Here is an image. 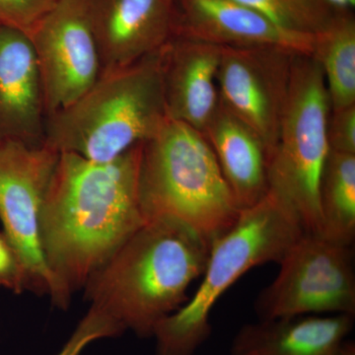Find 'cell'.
I'll use <instances>...</instances> for the list:
<instances>
[{"mask_svg":"<svg viewBox=\"0 0 355 355\" xmlns=\"http://www.w3.org/2000/svg\"><path fill=\"white\" fill-rule=\"evenodd\" d=\"M46 112L27 33L0 24V142L44 146Z\"/></svg>","mask_w":355,"mask_h":355,"instance_id":"obj_13","label":"cell"},{"mask_svg":"<svg viewBox=\"0 0 355 355\" xmlns=\"http://www.w3.org/2000/svg\"><path fill=\"white\" fill-rule=\"evenodd\" d=\"M57 0H0V24L29 34Z\"/></svg>","mask_w":355,"mask_h":355,"instance_id":"obj_21","label":"cell"},{"mask_svg":"<svg viewBox=\"0 0 355 355\" xmlns=\"http://www.w3.org/2000/svg\"><path fill=\"white\" fill-rule=\"evenodd\" d=\"M222 46L173 37L162 48V80L168 118L202 133L219 106L217 72Z\"/></svg>","mask_w":355,"mask_h":355,"instance_id":"obj_14","label":"cell"},{"mask_svg":"<svg viewBox=\"0 0 355 355\" xmlns=\"http://www.w3.org/2000/svg\"><path fill=\"white\" fill-rule=\"evenodd\" d=\"M240 210L268 191V153L261 137L220 104L203 132Z\"/></svg>","mask_w":355,"mask_h":355,"instance_id":"obj_16","label":"cell"},{"mask_svg":"<svg viewBox=\"0 0 355 355\" xmlns=\"http://www.w3.org/2000/svg\"><path fill=\"white\" fill-rule=\"evenodd\" d=\"M328 141L334 153L355 154V105L331 112Z\"/></svg>","mask_w":355,"mask_h":355,"instance_id":"obj_22","label":"cell"},{"mask_svg":"<svg viewBox=\"0 0 355 355\" xmlns=\"http://www.w3.org/2000/svg\"><path fill=\"white\" fill-rule=\"evenodd\" d=\"M253 9L286 31L316 35L323 31L340 9L322 0H234Z\"/></svg>","mask_w":355,"mask_h":355,"instance_id":"obj_19","label":"cell"},{"mask_svg":"<svg viewBox=\"0 0 355 355\" xmlns=\"http://www.w3.org/2000/svg\"><path fill=\"white\" fill-rule=\"evenodd\" d=\"M330 97L321 67L295 55L279 137L268 160V191L306 233L322 234L320 186L327 159Z\"/></svg>","mask_w":355,"mask_h":355,"instance_id":"obj_6","label":"cell"},{"mask_svg":"<svg viewBox=\"0 0 355 355\" xmlns=\"http://www.w3.org/2000/svg\"><path fill=\"white\" fill-rule=\"evenodd\" d=\"M210 242L171 219L147 221L84 286L90 307L123 331L150 338L160 322L188 301L205 272Z\"/></svg>","mask_w":355,"mask_h":355,"instance_id":"obj_2","label":"cell"},{"mask_svg":"<svg viewBox=\"0 0 355 355\" xmlns=\"http://www.w3.org/2000/svg\"><path fill=\"white\" fill-rule=\"evenodd\" d=\"M340 355H355L354 343L345 340L343 345L342 349H340Z\"/></svg>","mask_w":355,"mask_h":355,"instance_id":"obj_25","label":"cell"},{"mask_svg":"<svg viewBox=\"0 0 355 355\" xmlns=\"http://www.w3.org/2000/svg\"><path fill=\"white\" fill-rule=\"evenodd\" d=\"M139 198L144 221L171 219L210 243L241 211L203 133L169 118L142 144Z\"/></svg>","mask_w":355,"mask_h":355,"instance_id":"obj_4","label":"cell"},{"mask_svg":"<svg viewBox=\"0 0 355 355\" xmlns=\"http://www.w3.org/2000/svg\"><path fill=\"white\" fill-rule=\"evenodd\" d=\"M311 57L321 67L331 112L355 105V19L350 9H340L330 24L315 35Z\"/></svg>","mask_w":355,"mask_h":355,"instance_id":"obj_17","label":"cell"},{"mask_svg":"<svg viewBox=\"0 0 355 355\" xmlns=\"http://www.w3.org/2000/svg\"><path fill=\"white\" fill-rule=\"evenodd\" d=\"M141 147L110 162L60 153L39 221L42 252L55 282L51 302L60 309L146 223L139 198Z\"/></svg>","mask_w":355,"mask_h":355,"instance_id":"obj_1","label":"cell"},{"mask_svg":"<svg viewBox=\"0 0 355 355\" xmlns=\"http://www.w3.org/2000/svg\"><path fill=\"white\" fill-rule=\"evenodd\" d=\"M60 153L46 146L0 142V220L17 252L27 291L55 297L40 243V212Z\"/></svg>","mask_w":355,"mask_h":355,"instance_id":"obj_8","label":"cell"},{"mask_svg":"<svg viewBox=\"0 0 355 355\" xmlns=\"http://www.w3.org/2000/svg\"><path fill=\"white\" fill-rule=\"evenodd\" d=\"M336 9H350L355 6V0H322Z\"/></svg>","mask_w":355,"mask_h":355,"instance_id":"obj_24","label":"cell"},{"mask_svg":"<svg viewBox=\"0 0 355 355\" xmlns=\"http://www.w3.org/2000/svg\"><path fill=\"white\" fill-rule=\"evenodd\" d=\"M295 55L270 46H222L220 104L261 137L268 157L279 137Z\"/></svg>","mask_w":355,"mask_h":355,"instance_id":"obj_10","label":"cell"},{"mask_svg":"<svg viewBox=\"0 0 355 355\" xmlns=\"http://www.w3.org/2000/svg\"><path fill=\"white\" fill-rule=\"evenodd\" d=\"M162 48L127 67L101 72L87 92L49 116L44 146L110 162L151 139L168 119Z\"/></svg>","mask_w":355,"mask_h":355,"instance_id":"obj_3","label":"cell"},{"mask_svg":"<svg viewBox=\"0 0 355 355\" xmlns=\"http://www.w3.org/2000/svg\"><path fill=\"white\" fill-rule=\"evenodd\" d=\"M322 235L345 245L355 237V154L330 151L320 186Z\"/></svg>","mask_w":355,"mask_h":355,"instance_id":"obj_18","label":"cell"},{"mask_svg":"<svg viewBox=\"0 0 355 355\" xmlns=\"http://www.w3.org/2000/svg\"><path fill=\"white\" fill-rule=\"evenodd\" d=\"M0 287L15 293L27 291L22 263L3 231L0 232Z\"/></svg>","mask_w":355,"mask_h":355,"instance_id":"obj_23","label":"cell"},{"mask_svg":"<svg viewBox=\"0 0 355 355\" xmlns=\"http://www.w3.org/2000/svg\"><path fill=\"white\" fill-rule=\"evenodd\" d=\"M28 36L38 64L48 118L76 102L101 74L90 0H57Z\"/></svg>","mask_w":355,"mask_h":355,"instance_id":"obj_9","label":"cell"},{"mask_svg":"<svg viewBox=\"0 0 355 355\" xmlns=\"http://www.w3.org/2000/svg\"><path fill=\"white\" fill-rule=\"evenodd\" d=\"M350 315H308L244 324L230 355H340L354 329Z\"/></svg>","mask_w":355,"mask_h":355,"instance_id":"obj_15","label":"cell"},{"mask_svg":"<svg viewBox=\"0 0 355 355\" xmlns=\"http://www.w3.org/2000/svg\"><path fill=\"white\" fill-rule=\"evenodd\" d=\"M173 37L219 46H270L305 55H312L315 42V35L282 29L234 0H175Z\"/></svg>","mask_w":355,"mask_h":355,"instance_id":"obj_11","label":"cell"},{"mask_svg":"<svg viewBox=\"0 0 355 355\" xmlns=\"http://www.w3.org/2000/svg\"><path fill=\"white\" fill-rule=\"evenodd\" d=\"M175 0H90L102 71L127 67L173 37Z\"/></svg>","mask_w":355,"mask_h":355,"instance_id":"obj_12","label":"cell"},{"mask_svg":"<svg viewBox=\"0 0 355 355\" xmlns=\"http://www.w3.org/2000/svg\"><path fill=\"white\" fill-rule=\"evenodd\" d=\"M277 277L259 294V320L308 316H355L352 245L303 233L279 261Z\"/></svg>","mask_w":355,"mask_h":355,"instance_id":"obj_7","label":"cell"},{"mask_svg":"<svg viewBox=\"0 0 355 355\" xmlns=\"http://www.w3.org/2000/svg\"><path fill=\"white\" fill-rule=\"evenodd\" d=\"M304 233L300 222L266 193L210 243L209 260L195 295L154 331L156 355H195L211 334L210 314L221 296L250 270L282 261Z\"/></svg>","mask_w":355,"mask_h":355,"instance_id":"obj_5","label":"cell"},{"mask_svg":"<svg viewBox=\"0 0 355 355\" xmlns=\"http://www.w3.org/2000/svg\"><path fill=\"white\" fill-rule=\"evenodd\" d=\"M125 333L116 322L94 308L77 324L64 347L55 355H80L91 343L102 338H116Z\"/></svg>","mask_w":355,"mask_h":355,"instance_id":"obj_20","label":"cell"}]
</instances>
